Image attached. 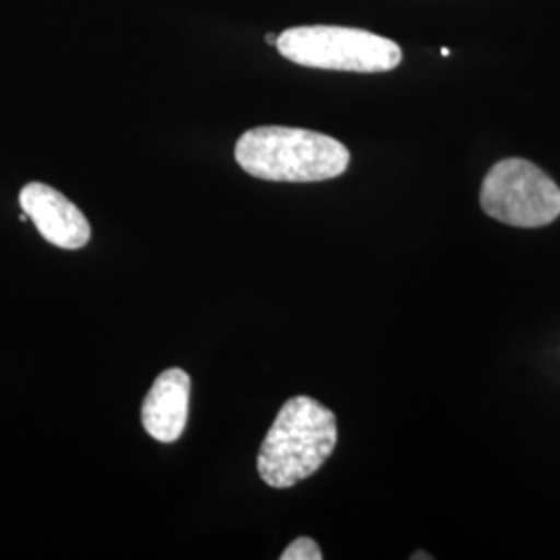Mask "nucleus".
Wrapping results in <instances>:
<instances>
[{
	"label": "nucleus",
	"mask_w": 560,
	"mask_h": 560,
	"mask_svg": "<svg viewBox=\"0 0 560 560\" xmlns=\"http://www.w3.org/2000/svg\"><path fill=\"white\" fill-rule=\"evenodd\" d=\"M241 168L264 180L318 183L340 177L351 154L339 140L293 127H256L235 145Z\"/></svg>",
	"instance_id": "f257e3e1"
},
{
	"label": "nucleus",
	"mask_w": 560,
	"mask_h": 560,
	"mask_svg": "<svg viewBox=\"0 0 560 560\" xmlns=\"http://www.w3.org/2000/svg\"><path fill=\"white\" fill-rule=\"evenodd\" d=\"M337 441L335 413L318 400L293 397L261 442L258 474L270 488H291L320 469Z\"/></svg>",
	"instance_id": "f03ea898"
},
{
	"label": "nucleus",
	"mask_w": 560,
	"mask_h": 560,
	"mask_svg": "<svg viewBox=\"0 0 560 560\" xmlns=\"http://www.w3.org/2000/svg\"><path fill=\"white\" fill-rule=\"evenodd\" d=\"M277 50L295 65L326 71L386 73L397 69L402 50L378 34L340 25H301L279 34Z\"/></svg>",
	"instance_id": "7ed1b4c3"
},
{
	"label": "nucleus",
	"mask_w": 560,
	"mask_h": 560,
	"mask_svg": "<svg viewBox=\"0 0 560 560\" xmlns=\"http://www.w3.org/2000/svg\"><path fill=\"white\" fill-rule=\"evenodd\" d=\"M480 203L497 221L536 229L559 219L560 187L534 162L506 159L483 177Z\"/></svg>",
	"instance_id": "20e7f679"
},
{
	"label": "nucleus",
	"mask_w": 560,
	"mask_h": 560,
	"mask_svg": "<svg viewBox=\"0 0 560 560\" xmlns=\"http://www.w3.org/2000/svg\"><path fill=\"white\" fill-rule=\"evenodd\" d=\"M21 210L36 224L42 237L62 247L81 249L92 229L80 208L46 183H27L20 194Z\"/></svg>",
	"instance_id": "39448f33"
},
{
	"label": "nucleus",
	"mask_w": 560,
	"mask_h": 560,
	"mask_svg": "<svg viewBox=\"0 0 560 560\" xmlns=\"http://www.w3.org/2000/svg\"><path fill=\"white\" fill-rule=\"evenodd\" d=\"M191 378L179 370H164L141 405L143 430L159 442L179 441L189 416Z\"/></svg>",
	"instance_id": "423d86ee"
},
{
	"label": "nucleus",
	"mask_w": 560,
	"mask_h": 560,
	"mask_svg": "<svg viewBox=\"0 0 560 560\" xmlns=\"http://www.w3.org/2000/svg\"><path fill=\"white\" fill-rule=\"evenodd\" d=\"M282 560H322L320 546L312 538H298L282 555Z\"/></svg>",
	"instance_id": "0eeeda50"
},
{
	"label": "nucleus",
	"mask_w": 560,
	"mask_h": 560,
	"mask_svg": "<svg viewBox=\"0 0 560 560\" xmlns=\"http://www.w3.org/2000/svg\"><path fill=\"white\" fill-rule=\"evenodd\" d=\"M266 42H268V44H275V46H277V42H279V36H275V34H268V36H266Z\"/></svg>",
	"instance_id": "6e6552de"
},
{
	"label": "nucleus",
	"mask_w": 560,
	"mask_h": 560,
	"mask_svg": "<svg viewBox=\"0 0 560 560\" xmlns=\"http://www.w3.org/2000/svg\"><path fill=\"white\" fill-rule=\"evenodd\" d=\"M411 559H432V557L430 555H413Z\"/></svg>",
	"instance_id": "1a4fd4ad"
},
{
	"label": "nucleus",
	"mask_w": 560,
	"mask_h": 560,
	"mask_svg": "<svg viewBox=\"0 0 560 560\" xmlns=\"http://www.w3.org/2000/svg\"><path fill=\"white\" fill-rule=\"evenodd\" d=\"M441 55L442 57H448V55H451V50H448V48H442Z\"/></svg>",
	"instance_id": "9d476101"
}]
</instances>
